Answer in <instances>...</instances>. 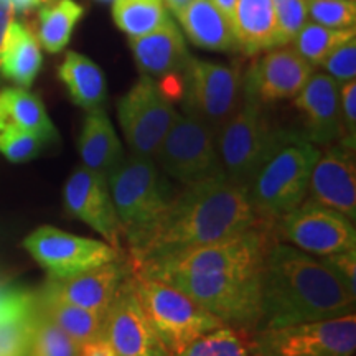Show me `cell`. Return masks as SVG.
Returning <instances> with one entry per match:
<instances>
[{"label": "cell", "instance_id": "obj_3", "mask_svg": "<svg viewBox=\"0 0 356 356\" xmlns=\"http://www.w3.org/2000/svg\"><path fill=\"white\" fill-rule=\"evenodd\" d=\"M320 149L299 134L280 132L246 186L252 211L274 225L305 202Z\"/></svg>", "mask_w": 356, "mask_h": 356}, {"label": "cell", "instance_id": "obj_19", "mask_svg": "<svg viewBox=\"0 0 356 356\" xmlns=\"http://www.w3.org/2000/svg\"><path fill=\"white\" fill-rule=\"evenodd\" d=\"M293 108L304 121L307 140L314 145H332L341 140L340 84L327 73H317L309 78L302 91L293 97Z\"/></svg>", "mask_w": 356, "mask_h": 356}, {"label": "cell", "instance_id": "obj_21", "mask_svg": "<svg viewBox=\"0 0 356 356\" xmlns=\"http://www.w3.org/2000/svg\"><path fill=\"white\" fill-rule=\"evenodd\" d=\"M231 26L243 55L256 56L280 47L273 0H236Z\"/></svg>", "mask_w": 356, "mask_h": 356}, {"label": "cell", "instance_id": "obj_24", "mask_svg": "<svg viewBox=\"0 0 356 356\" xmlns=\"http://www.w3.org/2000/svg\"><path fill=\"white\" fill-rule=\"evenodd\" d=\"M43 65L42 48L32 30L22 22H12L0 55V76L29 89Z\"/></svg>", "mask_w": 356, "mask_h": 356}, {"label": "cell", "instance_id": "obj_46", "mask_svg": "<svg viewBox=\"0 0 356 356\" xmlns=\"http://www.w3.org/2000/svg\"><path fill=\"white\" fill-rule=\"evenodd\" d=\"M96 2H114V0H96Z\"/></svg>", "mask_w": 356, "mask_h": 356}, {"label": "cell", "instance_id": "obj_9", "mask_svg": "<svg viewBox=\"0 0 356 356\" xmlns=\"http://www.w3.org/2000/svg\"><path fill=\"white\" fill-rule=\"evenodd\" d=\"M177 109L157 79L142 74L118 104L119 126L134 155L154 159L177 119Z\"/></svg>", "mask_w": 356, "mask_h": 356}, {"label": "cell", "instance_id": "obj_26", "mask_svg": "<svg viewBox=\"0 0 356 356\" xmlns=\"http://www.w3.org/2000/svg\"><path fill=\"white\" fill-rule=\"evenodd\" d=\"M71 101L79 108L91 111L102 108L108 97V83L102 70L91 58L78 51H68L58 68Z\"/></svg>", "mask_w": 356, "mask_h": 356}, {"label": "cell", "instance_id": "obj_28", "mask_svg": "<svg viewBox=\"0 0 356 356\" xmlns=\"http://www.w3.org/2000/svg\"><path fill=\"white\" fill-rule=\"evenodd\" d=\"M84 8L74 0H48L38 12L37 40L48 53H60L70 43Z\"/></svg>", "mask_w": 356, "mask_h": 356}, {"label": "cell", "instance_id": "obj_27", "mask_svg": "<svg viewBox=\"0 0 356 356\" xmlns=\"http://www.w3.org/2000/svg\"><path fill=\"white\" fill-rule=\"evenodd\" d=\"M37 305L79 346L96 340L104 332L106 314H97V312L68 304L42 292L37 293Z\"/></svg>", "mask_w": 356, "mask_h": 356}, {"label": "cell", "instance_id": "obj_22", "mask_svg": "<svg viewBox=\"0 0 356 356\" xmlns=\"http://www.w3.org/2000/svg\"><path fill=\"white\" fill-rule=\"evenodd\" d=\"M79 157L89 170L108 177L124 159V147L102 108L86 113L78 140Z\"/></svg>", "mask_w": 356, "mask_h": 356}, {"label": "cell", "instance_id": "obj_30", "mask_svg": "<svg viewBox=\"0 0 356 356\" xmlns=\"http://www.w3.org/2000/svg\"><path fill=\"white\" fill-rule=\"evenodd\" d=\"M113 19L132 38L157 30L168 19V12L162 0H114Z\"/></svg>", "mask_w": 356, "mask_h": 356}, {"label": "cell", "instance_id": "obj_12", "mask_svg": "<svg viewBox=\"0 0 356 356\" xmlns=\"http://www.w3.org/2000/svg\"><path fill=\"white\" fill-rule=\"evenodd\" d=\"M277 241L315 257L356 251L355 222L341 213L305 200L273 225Z\"/></svg>", "mask_w": 356, "mask_h": 356}, {"label": "cell", "instance_id": "obj_13", "mask_svg": "<svg viewBox=\"0 0 356 356\" xmlns=\"http://www.w3.org/2000/svg\"><path fill=\"white\" fill-rule=\"evenodd\" d=\"M24 248L50 279H66L126 256L106 241L83 238L53 226H40L25 238Z\"/></svg>", "mask_w": 356, "mask_h": 356}, {"label": "cell", "instance_id": "obj_44", "mask_svg": "<svg viewBox=\"0 0 356 356\" xmlns=\"http://www.w3.org/2000/svg\"><path fill=\"white\" fill-rule=\"evenodd\" d=\"M215 6L220 8L222 12V15L226 17L231 22V17H233V12H234V6H236V0H211Z\"/></svg>", "mask_w": 356, "mask_h": 356}, {"label": "cell", "instance_id": "obj_43", "mask_svg": "<svg viewBox=\"0 0 356 356\" xmlns=\"http://www.w3.org/2000/svg\"><path fill=\"white\" fill-rule=\"evenodd\" d=\"M47 2L48 0H10L13 12L17 13H26Z\"/></svg>", "mask_w": 356, "mask_h": 356}, {"label": "cell", "instance_id": "obj_20", "mask_svg": "<svg viewBox=\"0 0 356 356\" xmlns=\"http://www.w3.org/2000/svg\"><path fill=\"white\" fill-rule=\"evenodd\" d=\"M129 44L140 73L154 79L181 76L190 60L184 33L170 17L154 32L129 38Z\"/></svg>", "mask_w": 356, "mask_h": 356}, {"label": "cell", "instance_id": "obj_7", "mask_svg": "<svg viewBox=\"0 0 356 356\" xmlns=\"http://www.w3.org/2000/svg\"><path fill=\"white\" fill-rule=\"evenodd\" d=\"M264 108L244 96L239 108L216 132L222 175L244 190L282 132L273 126Z\"/></svg>", "mask_w": 356, "mask_h": 356}, {"label": "cell", "instance_id": "obj_33", "mask_svg": "<svg viewBox=\"0 0 356 356\" xmlns=\"http://www.w3.org/2000/svg\"><path fill=\"white\" fill-rule=\"evenodd\" d=\"M48 142L37 134L22 129H6L0 132V154L12 163H25L38 157Z\"/></svg>", "mask_w": 356, "mask_h": 356}, {"label": "cell", "instance_id": "obj_34", "mask_svg": "<svg viewBox=\"0 0 356 356\" xmlns=\"http://www.w3.org/2000/svg\"><path fill=\"white\" fill-rule=\"evenodd\" d=\"M307 10L315 24L330 29H355V0H307Z\"/></svg>", "mask_w": 356, "mask_h": 356}, {"label": "cell", "instance_id": "obj_15", "mask_svg": "<svg viewBox=\"0 0 356 356\" xmlns=\"http://www.w3.org/2000/svg\"><path fill=\"white\" fill-rule=\"evenodd\" d=\"M65 210L71 218L83 221L102 236L119 252L124 249V231L111 198L108 177L78 167L66 180L63 188Z\"/></svg>", "mask_w": 356, "mask_h": 356}, {"label": "cell", "instance_id": "obj_29", "mask_svg": "<svg viewBox=\"0 0 356 356\" xmlns=\"http://www.w3.org/2000/svg\"><path fill=\"white\" fill-rule=\"evenodd\" d=\"M175 356H259L256 332L222 325L195 338Z\"/></svg>", "mask_w": 356, "mask_h": 356}, {"label": "cell", "instance_id": "obj_14", "mask_svg": "<svg viewBox=\"0 0 356 356\" xmlns=\"http://www.w3.org/2000/svg\"><path fill=\"white\" fill-rule=\"evenodd\" d=\"M314 71V66L287 44L262 51L243 73L244 96L262 106L293 99Z\"/></svg>", "mask_w": 356, "mask_h": 356}, {"label": "cell", "instance_id": "obj_6", "mask_svg": "<svg viewBox=\"0 0 356 356\" xmlns=\"http://www.w3.org/2000/svg\"><path fill=\"white\" fill-rule=\"evenodd\" d=\"M131 284L142 309L172 356L195 338L222 327L220 318L170 284L132 270Z\"/></svg>", "mask_w": 356, "mask_h": 356}, {"label": "cell", "instance_id": "obj_36", "mask_svg": "<svg viewBox=\"0 0 356 356\" xmlns=\"http://www.w3.org/2000/svg\"><path fill=\"white\" fill-rule=\"evenodd\" d=\"M35 312L37 309L25 317L0 322V356H26Z\"/></svg>", "mask_w": 356, "mask_h": 356}, {"label": "cell", "instance_id": "obj_39", "mask_svg": "<svg viewBox=\"0 0 356 356\" xmlns=\"http://www.w3.org/2000/svg\"><path fill=\"white\" fill-rule=\"evenodd\" d=\"M341 136L340 144L355 150L356 144V79L340 84Z\"/></svg>", "mask_w": 356, "mask_h": 356}, {"label": "cell", "instance_id": "obj_37", "mask_svg": "<svg viewBox=\"0 0 356 356\" xmlns=\"http://www.w3.org/2000/svg\"><path fill=\"white\" fill-rule=\"evenodd\" d=\"M35 309H37V293L0 279V322L25 317Z\"/></svg>", "mask_w": 356, "mask_h": 356}, {"label": "cell", "instance_id": "obj_4", "mask_svg": "<svg viewBox=\"0 0 356 356\" xmlns=\"http://www.w3.org/2000/svg\"><path fill=\"white\" fill-rule=\"evenodd\" d=\"M264 264V262H262ZM261 266L220 267L197 274L172 275L170 284L225 325L257 332L261 328Z\"/></svg>", "mask_w": 356, "mask_h": 356}, {"label": "cell", "instance_id": "obj_23", "mask_svg": "<svg viewBox=\"0 0 356 356\" xmlns=\"http://www.w3.org/2000/svg\"><path fill=\"white\" fill-rule=\"evenodd\" d=\"M175 17L197 47L211 51H238L231 22L211 0H191Z\"/></svg>", "mask_w": 356, "mask_h": 356}, {"label": "cell", "instance_id": "obj_11", "mask_svg": "<svg viewBox=\"0 0 356 356\" xmlns=\"http://www.w3.org/2000/svg\"><path fill=\"white\" fill-rule=\"evenodd\" d=\"M154 160L160 170L181 185L222 175L215 132L186 114L178 113Z\"/></svg>", "mask_w": 356, "mask_h": 356}, {"label": "cell", "instance_id": "obj_17", "mask_svg": "<svg viewBox=\"0 0 356 356\" xmlns=\"http://www.w3.org/2000/svg\"><path fill=\"white\" fill-rule=\"evenodd\" d=\"M332 208L355 222L356 220V163L355 150L337 144L320 150L312 168L307 198Z\"/></svg>", "mask_w": 356, "mask_h": 356}, {"label": "cell", "instance_id": "obj_45", "mask_svg": "<svg viewBox=\"0 0 356 356\" xmlns=\"http://www.w3.org/2000/svg\"><path fill=\"white\" fill-rule=\"evenodd\" d=\"M162 2H165L167 7L170 8L173 13H177V12H180L184 7L188 6L191 0H162Z\"/></svg>", "mask_w": 356, "mask_h": 356}, {"label": "cell", "instance_id": "obj_25", "mask_svg": "<svg viewBox=\"0 0 356 356\" xmlns=\"http://www.w3.org/2000/svg\"><path fill=\"white\" fill-rule=\"evenodd\" d=\"M10 127L37 134L47 142L58 140V131L43 101L25 88L15 86L0 91V132Z\"/></svg>", "mask_w": 356, "mask_h": 356}, {"label": "cell", "instance_id": "obj_10", "mask_svg": "<svg viewBox=\"0 0 356 356\" xmlns=\"http://www.w3.org/2000/svg\"><path fill=\"white\" fill-rule=\"evenodd\" d=\"M256 343L259 356H353L356 315L261 328Z\"/></svg>", "mask_w": 356, "mask_h": 356}, {"label": "cell", "instance_id": "obj_16", "mask_svg": "<svg viewBox=\"0 0 356 356\" xmlns=\"http://www.w3.org/2000/svg\"><path fill=\"white\" fill-rule=\"evenodd\" d=\"M102 335L114 356H172L142 309L131 275L106 312Z\"/></svg>", "mask_w": 356, "mask_h": 356}, {"label": "cell", "instance_id": "obj_32", "mask_svg": "<svg viewBox=\"0 0 356 356\" xmlns=\"http://www.w3.org/2000/svg\"><path fill=\"white\" fill-rule=\"evenodd\" d=\"M26 356H79V345L37 305Z\"/></svg>", "mask_w": 356, "mask_h": 356}, {"label": "cell", "instance_id": "obj_35", "mask_svg": "<svg viewBox=\"0 0 356 356\" xmlns=\"http://www.w3.org/2000/svg\"><path fill=\"white\" fill-rule=\"evenodd\" d=\"M280 47L289 44L309 22L307 0H273Z\"/></svg>", "mask_w": 356, "mask_h": 356}, {"label": "cell", "instance_id": "obj_31", "mask_svg": "<svg viewBox=\"0 0 356 356\" xmlns=\"http://www.w3.org/2000/svg\"><path fill=\"white\" fill-rule=\"evenodd\" d=\"M355 35V29L338 30L315 24V22H307L299 30V33L292 38L291 47L304 58L307 63L317 68L323 63L325 58L330 55L333 48Z\"/></svg>", "mask_w": 356, "mask_h": 356}, {"label": "cell", "instance_id": "obj_38", "mask_svg": "<svg viewBox=\"0 0 356 356\" xmlns=\"http://www.w3.org/2000/svg\"><path fill=\"white\" fill-rule=\"evenodd\" d=\"M325 73L338 84L350 81L356 76V38L351 37L333 48L330 55L323 60Z\"/></svg>", "mask_w": 356, "mask_h": 356}, {"label": "cell", "instance_id": "obj_18", "mask_svg": "<svg viewBox=\"0 0 356 356\" xmlns=\"http://www.w3.org/2000/svg\"><path fill=\"white\" fill-rule=\"evenodd\" d=\"M131 273V262L127 256H122L71 277H48L42 293L97 314H106Z\"/></svg>", "mask_w": 356, "mask_h": 356}, {"label": "cell", "instance_id": "obj_5", "mask_svg": "<svg viewBox=\"0 0 356 356\" xmlns=\"http://www.w3.org/2000/svg\"><path fill=\"white\" fill-rule=\"evenodd\" d=\"M111 198L129 248L159 220L173 197L154 159L129 154L108 175Z\"/></svg>", "mask_w": 356, "mask_h": 356}, {"label": "cell", "instance_id": "obj_41", "mask_svg": "<svg viewBox=\"0 0 356 356\" xmlns=\"http://www.w3.org/2000/svg\"><path fill=\"white\" fill-rule=\"evenodd\" d=\"M79 356H114V353L104 335H101L96 340L79 346Z\"/></svg>", "mask_w": 356, "mask_h": 356}, {"label": "cell", "instance_id": "obj_40", "mask_svg": "<svg viewBox=\"0 0 356 356\" xmlns=\"http://www.w3.org/2000/svg\"><path fill=\"white\" fill-rule=\"evenodd\" d=\"M335 273L351 296L356 297V251L320 257Z\"/></svg>", "mask_w": 356, "mask_h": 356}, {"label": "cell", "instance_id": "obj_1", "mask_svg": "<svg viewBox=\"0 0 356 356\" xmlns=\"http://www.w3.org/2000/svg\"><path fill=\"white\" fill-rule=\"evenodd\" d=\"M184 186L144 236L127 248L131 266L220 241L261 222L246 190L225 175Z\"/></svg>", "mask_w": 356, "mask_h": 356}, {"label": "cell", "instance_id": "obj_2", "mask_svg": "<svg viewBox=\"0 0 356 356\" xmlns=\"http://www.w3.org/2000/svg\"><path fill=\"white\" fill-rule=\"evenodd\" d=\"M356 297L320 257L275 241L261 270V328L355 314ZM259 328V330H261Z\"/></svg>", "mask_w": 356, "mask_h": 356}, {"label": "cell", "instance_id": "obj_8", "mask_svg": "<svg viewBox=\"0 0 356 356\" xmlns=\"http://www.w3.org/2000/svg\"><path fill=\"white\" fill-rule=\"evenodd\" d=\"M181 96L184 114L198 119L216 136L241 104L243 71L239 66L190 56L181 73Z\"/></svg>", "mask_w": 356, "mask_h": 356}, {"label": "cell", "instance_id": "obj_42", "mask_svg": "<svg viewBox=\"0 0 356 356\" xmlns=\"http://www.w3.org/2000/svg\"><path fill=\"white\" fill-rule=\"evenodd\" d=\"M13 22V8L10 0H0V55H2L3 42H6L7 30Z\"/></svg>", "mask_w": 356, "mask_h": 356}]
</instances>
